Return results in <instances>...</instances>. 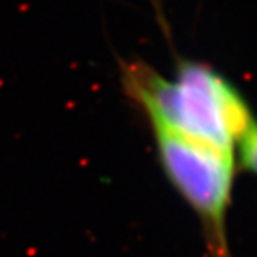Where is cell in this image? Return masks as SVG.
Returning a JSON list of instances; mask_svg holds the SVG:
<instances>
[{
    "label": "cell",
    "instance_id": "cell-1",
    "mask_svg": "<svg viewBox=\"0 0 257 257\" xmlns=\"http://www.w3.org/2000/svg\"><path fill=\"white\" fill-rule=\"evenodd\" d=\"M119 81L151 127L232 152L255 119L225 76L203 62L181 59L172 78L144 61H121Z\"/></svg>",
    "mask_w": 257,
    "mask_h": 257
},
{
    "label": "cell",
    "instance_id": "cell-2",
    "mask_svg": "<svg viewBox=\"0 0 257 257\" xmlns=\"http://www.w3.org/2000/svg\"><path fill=\"white\" fill-rule=\"evenodd\" d=\"M151 128L164 174L200 220L208 257H232L228 214L232 200L235 154L166 128Z\"/></svg>",
    "mask_w": 257,
    "mask_h": 257
},
{
    "label": "cell",
    "instance_id": "cell-3",
    "mask_svg": "<svg viewBox=\"0 0 257 257\" xmlns=\"http://www.w3.org/2000/svg\"><path fill=\"white\" fill-rule=\"evenodd\" d=\"M237 148L240 168L257 175V119H254L246 128L240 141L237 143Z\"/></svg>",
    "mask_w": 257,
    "mask_h": 257
}]
</instances>
